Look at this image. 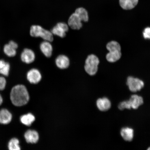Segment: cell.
<instances>
[{
	"label": "cell",
	"mask_w": 150,
	"mask_h": 150,
	"mask_svg": "<svg viewBox=\"0 0 150 150\" xmlns=\"http://www.w3.org/2000/svg\"><path fill=\"white\" fill-rule=\"evenodd\" d=\"M0 49H1V48H0Z\"/></svg>",
	"instance_id": "83f0119b"
},
{
	"label": "cell",
	"mask_w": 150,
	"mask_h": 150,
	"mask_svg": "<svg viewBox=\"0 0 150 150\" xmlns=\"http://www.w3.org/2000/svg\"><path fill=\"white\" fill-rule=\"evenodd\" d=\"M127 84L132 92L140 91L144 86V82L142 80L132 76H129L127 78Z\"/></svg>",
	"instance_id": "277c9868"
},
{
	"label": "cell",
	"mask_w": 150,
	"mask_h": 150,
	"mask_svg": "<svg viewBox=\"0 0 150 150\" xmlns=\"http://www.w3.org/2000/svg\"><path fill=\"white\" fill-rule=\"evenodd\" d=\"M131 108L137 109L139 107L143 104L144 101L142 97L136 95L131 96L129 100Z\"/></svg>",
	"instance_id": "9a60e30c"
},
{
	"label": "cell",
	"mask_w": 150,
	"mask_h": 150,
	"mask_svg": "<svg viewBox=\"0 0 150 150\" xmlns=\"http://www.w3.org/2000/svg\"><path fill=\"white\" fill-rule=\"evenodd\" d=\"M121 135L124 139L126 141L131 142L134 136V131L133 129L129 127H125L122 129Z\"/></svg>",
	"instance_id": "e0dca14e"
},
{
	"label": "cell",
	"mask_w": 150,
	"mask_h": 150,
	"mask_svg": "<svg viewBox=\"0 0 150 150\" xmlns=\"http://www.w3.org/2000/svg\"><path fill=\"white\" fill-rule=\"evenodd\" d=\"M40 48L41 51L46 57H51L53 51V48L50 42L45 40L42 42L40 44Z\"/></svg>",
	"instance_id": "7c38bea8"
},
{
	"label": "cell",
	"mask_w": 150,
	"mask_h": 150,
	"mask_svg": "<svg viewBox=\"0 0 150 150\" xmlns=\"http://www.w3.org/2000/svg\"><path fill=\"white\" fill-rule=\"evenodd\" d=\"M139 0H119L121 7L125 10H130L137 5Z\"/></svg>",
	"instance_id": "2e32d148"
},
{
	"label": "cell",
	"mask_w": 150,
	"mask_h": 150,
	"mask_svg": "<svg viewBox=\"0 0 150 150\" xmlns=\"http://www.w3.org/2000/svg\"><path fill=\"white\" fill-rule=\"evenodd\" d=\"M10 97L12 104L17 106L26 105L29 100L27 90L23 85H18L13 87L11 92Z\"/></svg>",
	"instance_id": "6da1fadb"
},
{
	"label": "cell",
	"mask_w": 150,
	"mask_h": 150,
	"mask_svg": "<svg viewBox=\"0 0 150 150\" xmlns=\"http://www.w3.org/2000/svg\"><path fill=\"white\" fill-rule=\"evenodd\" d=\"M118 108L121 110H123L125 109L130 110L131 108L129 101H124L120 103L118 106Z\"/></svg>",
	"instance_id": "cb8c5ba5"
},
{
	"label": "cell",
	"mask_w": 150,
	"mask_h": 150,
	"mask_svg": "<svg viewBox=\"0 0 150 150\" xmlns=\"http://www.w3.org/2000/svg\"><path fill=\"white\" fill-rule=\"evenodd\" d=\"M30 35L32 37H40L45 41L52 42L53 40V34L51 31L47 30L38 25L31 26L30 30Z\"/></svg>",
	"instance_id": "7a4b0ae2"
},
{
	"label": "cell",
	"mask_w": 150,
	"mask_h": 150,
	"mask_svg": "<svg viewBox=\"0 0 150 150\" xmlns=\"http://www.w3.org/2000/svg\"><path fill=\"white\" fill-rule=\"evenodd\" d=\"M10 70V65L4 59H0V75L7 76H8Z\"/></svg>",
	"instance_id": "d6986e66"
},
{
	"label": "cell",
	"mask_w": 150,
	"mask_h": 150,
	"mask_svg": "<svg viewBox=\"0 0 150 150\" xmlns=\"http://www.w3.org/2000/svg\"><path fill=\"white\" fill-rule=\"evenodd\" d=\"M96 104L97 108L101 111L108 110L111 106V102L106 97L98 99L97 101Z\"/></svg>",
	"instance_id": "4fadbf2b"
},
{
	"label": "cell",
	"mask_w": 150,
	"mask_h": 150,
	"mask_svg": "<svg viewBox=\"0 0 150 150\" xmlns=\"http://www.w3.org/2000/svg\"><path fill=\"white\" fill-rule=\"evenodd\" d=\"M74 13L77 15L82 21L87 22L88 21V14L85 8L80 7L77 8Z\"/></svg>",
	"instance_id": "ffe728a7"
},
{
	"label": "cell",
	"mask_w": 150,
	"mask_h": 150,
	"mask_svg": "<svg viewBox=\"0 0 150 150\" xmlns=\"http://www.w3.org/2000/svg\"><path fill=\"white\" fill-rule=\"evenodd\" d=\"M144 38L146 39H149L150 38V28L147 27L144 30L143 32Z\"/></svg>",
	"instance_id": "484cf974"
},
{
	"label": "cell",
	"mask_w": 150,
	"mask_h": 150,
	"mask_svg": "<svg viewBox=\"0 0 150 150\" xmlns=\"http://www.w3.org/2000/svg\"><path fill=\"white\" fill-rule=\"evenodd\" d=\"M68 24L69 27L74 30H79L82 27L81 20L75 13L69 17Z\"/></svg>",
	"instance_id": "9c48e42d"
},
{
	"label": "cell",
	"mask_w": 150,
	"mask_h": 150,
	"mask_svg": "<svg viewBox=\"0 0 150 150\" xmlns=\"http://www.w3.org/2000/svg\"><path fill=\"white\" fill-rule=\"evenodd\" d=\"M8 147L9 150H20L19 141L17 139H12L8 142Z\"/></svg>",
	"instance_id": "603a6c76"
},
{
	"label": "cell",
	"mask_w": 150,
	"mask_h": 150,
	"mask_svg": "<svg viewBox=\"0 0 150 150\" xmlns=\"http://www.w3.org/2000/svg\"><path fill=\"white\" fill-rule=\"evenodd\" d=\"M56 66L59 68L64 69L68 68L70 64V60L67 56L61 55L58 56L55 60Z\"/></svg>",
	"instance_id": "30bf717a"
},
{
	"label": "cell",
	"mask_w": 150,
	"mask_h": 150,
	"mask_svg": "<svg viewBox=\"0 0 150 150\" xmlns=\"http://www.w3.org/2000/svg\"><path fill=\"white\" fill-rule=\"evenodd\" d=\"M3 103V98L1 94H0V106Z\"/></svg>",
	"instance_id": "4316f807"
},
{
	"label": "cell",
	"mask_w": 150,
	"mask_h": 150,
	"mask_svg": "<svg viewBox=\"0 0 150 150\" xmlns=\"http://www.w3.org/2000/svg\"><path fill=\"white\" fill-rule=\"evenodd\" d=\"M122 56L121 51L109 52L106 54L107 60L110 63L115 62L121 59Z\"/></svg>",
	"instance_id": "ac0fdd59"
},
{
	"label": "cell",
	"mask_w": 150,
	"mask_h": 150,
	"mask_svg": "<svg viewBox=\"0 0 150 150\" xmlns=\"http://www.w3.org/2000/svg\"><path fill=\"white\" fill-rule=\"evenodd\" d=\"M41 73L38 69H33L30 70L27 73V79L31 83L37 84L39 83L42 79Z\"/></svg>",
	"instance_id": "ba28073f"
},
{
	"label": "cell",
	"mask_w": 150,
	"mask_h": 150,
	"mask_svg": "<svg viewBox=\"0 0 150 150\" xmlns=\"http://www.w3.org/2000/svg\"><path fill=\"white\" fill-rule=\"evenodd\" d=\"M21 59L24 63L28 64L32 63L35 59L34 52L30 49L25 48L22 52Z\"/></svg>",
	"instance_id": "52a82bcc"
},
{
	"label": "cell",
	"mask_w": 150,
	"mask_h": 150,
	"mask_svg": "<svg viewBox=\"0 0 150 150\" xmlns=\"http://www.w3.org/2000/svg\"><path fill=\"white\" fill-rule=\"evenodd\" d=\"M35 118L32 114L29 113L22 116L20 121L22 123L27 126H30L35 121Z\"/></svg>",
	"instance_id": "44dd1931"
},
{
	"label": "cell",
	"mask_w": 150,
	"mask_h": 150,
	"mask_svg": "<svg viewBox=\"0 0 150 150\" xmlns=\"http://www.w3.org/2000/svg\"><path fill=\"white\" fill-rule=\"evenodd\" d=\"M6 84V80L4 77L0 76V91H2L5 89Z\"/></svg>",
	"instance_id": "d4e9b609"
},
{
	"label": "cell",
	"mask_w": 150,
	"mask_h": 150,
	"mask_svg": "<svg viewBox=\"0 0 150 150\" xmlns=\"http://www.w3.org/2000/svg\"><path fill=\"white\" fill-rule=\"evenodd\" d=\"M18 47V45L16 42L10 41L4 46L3 52L8 57H13L16 55V50Z\"/></svg>",
	"instance_id": "8992f818"
},
{
	"label": "cell",
	"mask_w": 150,
	"mask_h": 150,
	"mask_svg": "<svg viewBox=\"0 0 150 150\" xmlns=\"http://www.w3.org/2000/svg\"><path fill=\"white\" fill-rule=\"evenodd\" d=\"M99 63L100 61L97 56L94 54H91L88 56L86 60L84 70L90 76H94L98 71Z\"/></svg>",
	"instance_id": "3957f363"
},
{
	"label": "cell",
	"mask_w": 150,
	"mask_h": 150,
	"mask_svg": "<svg viewBox=\"0 0 150 150\" xmlns=\"http://www.w3.org/2000/svg\"><path fill=\"white\" fill-rule=\"evenodd\" d=\"M12 116L11 112L6 109L0 110V124L7 125L12 121Z\"/></svg>",
	"instance_id": "8fae6325"
},
{
	"label": "cell",
	"mask_w": 150,
	"mask_h": 150,
	"mask_svg": "<svg viewBox=\"0 0 150 150\" xmlns=\"http://www.w3.org/2000/svg\"><path fill=\"white\" fill-rule=\"evenodd\" d=\"M24 137L26 141L29 143H37L39 139V136L36 131L28 130L25 133Z\"/></svg>",
	"instance_id": "5bb4252c"
},
{
	"label": "cell",
	"mask_w": 150,
	"mask_h": 150,
	"mask_svg": "<svg viewBox=\"0 0 150 150\" xmlns=\"http://www.w3.org/2000/svg\"><path fill=\"white\" fill-rule=\"evenodd\" d=\"M68 30V25L64 22H59L52 28L51 32L53 35L61 38H64Z\"/></svg>",
	"instance_id": "5b68a950"
},
{
	"label": "cell",
	"mask_w": 150,
	"mask_h": 150,
	"mask_svg": "<svg viewBox=\"0 0 150 150\" xmlns=\"http://www.w3.org/2000/svg\"><path fill=\"white\" fill-rule=\"evenodd\" d=\"M107 49L109 52L121 51V46L119 43L115 41H112L106 45Z\"/></svg>",
	"instance_id": "7402d4cb"
}]
</instances>
